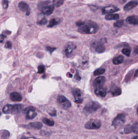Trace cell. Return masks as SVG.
<instances>
[{
    "instance_id": "obj_38",
    "label": "cell",
    "mask_w": 138,
    "mask_h": 139,
    "mask_svg": "<svg viewBox=\"0 0 138 139\" xmlns=\"http://www.w3.org/2000/svg\"><path fill=\"white\" fill-rule=\"evenodd\" d=\"M49 114L51 116H56V111L54 110L53 111H52V113H49Z\"/></svg>"
},
{
    "instance_id": "obj_31",
    "label": "cell",
    "mask_w": 138,
    "mask_h": 139,
    "mask_svg": "<svg viewBox=\"0 0 138 139\" xmlns=\"http://www.w3.org/2000/svg\"><path fill=\"white\" fill-rule=\"evenodd\" d=\"M9 1L7 0H3L2 2V5L3 8L5 9H7L9 6Z\"/></svg>"
},
{
    "instance_id": "obj_7",
    "label": "cell",
    "mask_w": 138,
    "mask_h": 139,
    "mask_svg": "<svg viewBox=\"0 0 138 139\" xmlns=\"http://www.w3.org/2000/svg\"><path fill=\"white\" fill-rule=\"evenodd\" d=\"M74 98V102L77 104H81L82 103L83 100L82 93L81 90L78 88L73 89L72 90Z\"/></svg>"
},
{
    "instance_id": "obj_13",
    "label": "cell",
    "mask_w": 138,
    "mask_h": 139,
    "mask_svg": "<svg viewBox=\"0 0 138 139\" xmlns=\"http://www.w3.org/2000/svg\"><path fill=\"white\" fill-rule=\"evenodd\" d=\"M92 47L95 49L96 52L98 53H102L105 51V47L102 43L96 42L93 43Z\"/></svg>"
},
{
    "instance_id": "obj_21",
    "label": "cell",
    "mask_w": 138,
    "mask_h": 139,
    "mask_svg": "<svg viewBox=\"0 0 138 139\" xmlns=\"http://www.w3.org/2000/svg\"><path fill=\"white\" fill-rule=\"evenodd\" d=\"M124 60V58L122 55H120L119 56L117 57L114 58L113 59V62L115 65H119L123 63Z\"/></svg>"
},
{
    "instance_id": "obj_27",
    "label": "cell",
    "mask_w": 138,
    "mask_h": 139,
    "mask_svg": "<svg viewBox=\"0 0 138 139\" xmlns=\"http://www.w3.org/2000/svg\"><path fill=\"white\" fill-rule=\"evenodd\" d=\"M59 23V22L58 20H57L56 19H52L49 22V24H48V27H52L53 26L57 25Z\"/></svg>"
},
{
    "instance_id": "obj_39",
    "label": "cell",
    "mask_w": 138,
    "mask_h": 139,
    "mask_svg": "<svg viewBox=\"0 0 138 139\" xmlns=\"http://www.w3.org/2000/svg\"><path fill=\"white\" fill-rule=\"evenodd\" d=\"M134 52L136 55H138V46L134 48Z\"/></svg>"
},
{
    "instance_id": "obj_5",
    "label": "cell",
    "mask_w": 138,
    "mask_h": 139,
    "mask_svg": "<svg viewBox=\"0 0 138 139\" xmlns=\"http://www.w3.org/2000/svg\"><path fill=\"white\" fill-rule=\"evenodd\" d=\"M102 123L97 119H91L85 124V128L88 129H98L101 127Z\"/></svg>"
},
{
    "instance_id": "obj_4",
    "label": "cell",
    "mask_w": 138,
    "mask_h": 139,
    "mask_svg": "<svg viewBox=\"0 0 138 139\" xmlns=\"http://www.w3.org/2000/svg\"><path fill=\"white\" fill-rule=\"evenodd\" d=\"M100 107V104L97 102H91L87 104L84 107V112L86 114H90L95 112Z\"/></svg>"
},
{
    "instance_id": "obj_17",
    "label": "cell",
    "mask_w": 138,
    "mask_h": 139,
    "mask_svg": "<svg viewBox=\"0 0 138 139\" xmlns=\"http://www.w3.org/2000/svg\"><path fill=\"white\" fill-rule=\"evenodd\" d=\"M127 24L133 25L138 24V17L137 16H131L128 17L126 19Z\"/></svg>"
},
{
    "instance_id": "obj_18",
    "label": "cell",
    "mask_w": 138,
    "mask_h": 139,
    "mask_svg": "<svg viewBox=\"0 0 138 139\" xmlns=\"http://www.w3.org/2000/svg\"><path fill=\"white\" fill-rule=\"evenodd\" d=\"M138 3L136 1H130L127 3L124 7V10L125 11H128L133 9L137 6Z\"/></svg>"
},
{
    "instance_id": "obj_37",
    "label": "cell",
    "mask_w": 138,
    "mask_h": 139,
    "mask_svg": "<svg viewBox=\"0 0 138 139\" xmlns=\"http://www.w3.org/2000/svg\"><path fill=\"white\" fill-rule=\"evenodd\" d=\"M56 48H52V47H48L46 48L47 51H49L50 53H52V52L54 51Z\"/></svg>"
},
{
    "instance_id": "obj_11",
    "label": "cell",
    "mask_w": 138,
    "mask_h": 139,
    "mask_svg": "<svg viewBox=\"0 0 138 139\" xmlns=\"http://www.w3.org/2000/svg\"><path fill=\"white\" fill-rule=\"evenodd\" d=\"M19 9L23 12L26 13V15L29 16L30 14V8L27 3L24 2H20L18 4Z\"/></svg>"
},
{
    "instance_id": "obj_25",
    "label": "cell",
    "mask_w": 138,
    "mask_h": 139,
    "mask_svg": "<svg viewBox=\"0 0 138 139\" xmlns=\"http://www.w3.org/2000/svg\"><path fill=\"white\" fill-rule=\"evenodd\" d=\"M105 70L104 68H99L96 70L94 72V75L95 76L102 75L105 72Z\"/></svg>"
},
{
    "instance_id": "obj_43",
    "label": "cell",
    "mask_w": 138,
    "mask_h": 139,
    "mask_svg": "<svg viewBox=\"0 0 138 139\" xmlns=\"http://www.w3.org/2000/svg\"><path fill=\"white\" fill-rule=\"evenodd\" d=\"M137 113L138 114V108H137Z\"/></svg>"
},
{
    "instance_id": "obj_32",
    "label": "cell",
    "mask_w": 138,
    "mask_h": 139,
    "mask_svg": "<svg viewBox=\"0 0 138 139\" xmlns=\"http://www.w3.org/2000/svg\"><path fill=\"white\" fill-rule=\"evenodd\" d=\"M47 20L45 17H43L41 19V20L37 22V24L42 25H45L47 24Z\"/></svg>"
},
{
    "instance_id": "obj_6",
    "label": "cell",
    "mask_w": 138,
    "mask_h": 139,
    "mask_svg": "<svg viewBox=\"0 0 138 139\" xmlns=\"http://www.w3.org/2000/svg\"><path fill=\"white\" fill-rule=\"evenodd\" d=\"M57 100L59 104L64 109H68L71 106V104L70 101L64 96H58L57 98Z\"/></svg>"
},
{
    "instance_id": "obj_41",
    "label": "cell",
    "mask_w": 138,
    "mask_h": 139,
    "mask_svg": "<svg viewBox=\"0 0 138 139\" xmlns=\"http://www.w3.org/2000/svg\"><path fill=\"white\" fill-rule=\"evenodd\" d=\"M5 36H4L3 35H1V38H0V42L2 43L3 42V41L4 40V38Z\"/></svg>"
},
{
    "instance_id": "obj_16",
    "label": "cell",
    "mask_w": 138,
    "mask_h": 139,
    "mask_svg": "<svg viewBox=\"0 0 138 139\" xmlns=\"http://www.w3.org/2000/svg\"><path fill=\"white\" fill-rule=\"evenodd\" d=\"M10 99L13 101L20 102L22 100V97L21 94L17 92H13L10 94Z\"/></svg>"
},
{
    "instance_id": "obj_24",
    "label": "cell",
    "mask_w": 138,
    "mask_h": 139,
    "mask_svg": "<svg viewBox=\"0 0 138 139\" xmlns=\"http://www.w3.org/2000/svg\"><path fill=\"white\" fill-rule=\"evenodd\" d=\"M64 1V0H53V4L54 7H58L63 4Z\"/></svg>"
},
{
    "instance_id": "obj_44",
    "label": "cell",
    "mask_w": 138,
    "mask_h": 139,
    "mask_svg": "<svg viewBox=\"0 0 138 139\" xmlns=\"http://www.w3.org/2000/svg\"></svg>"
},
{
    "instance_id": "obj_9",
    "label": "cell",
    "mask_w": 138,
    "mask_h": 139,
    "mask_svg": "<svg viewBox=\"0 0 138 139\" xmlns=\"http://www.w3.org/2000/svg\"><path fill=\"white\" fill-rule=\"evenodd\" d=\"M24 111L27 114V118L28 119H32L37 116V114L35 111V110L33 107H28L24 110Z\"/></svg>"
},
{
    "instance_id": "obj_23",
    "label": "cell",
    "mask_w": 138,
    "mask_h": 139,
    "mask_svg": "<svg viewBox=\"0 0 138 139\" xmlns=\"http://www.w3.org/2000/svg\"><path fill=\"white\" fill-rule=\"evenodd\" d=\"M42 121L45 124L48 126H54L55 124L54 121L53 120H51L50 119L47 118H42Z\"/></svg>"
},
{
    "instance_id": "obj_20",
    "label": "cell",
    "mask_w": 138,
    "mask_h": 139,
    "mask_svg": "<svg viewBox=\"0 0 138 139\" xmlns=\"http://www.w3.org/2000/svg\"><path fill=\"white\" fill-rule=\"evenodd\" d=\"M28 126L29 127L34 129H40L42 127V124L40 122H33L30 123L28 125Z\"/></svg>"
},
{
    "instance_id": "obj_12",
    "label": "cell",
    "mask_w": 138,
    "mask_h": 139,
    "mask_svg": "<svg viewBox=\"0 0 138 139\" xmlns=\"http://www.w3.org/2000/svg\"><path fill=\"white\" fill-rule=\"evenodd\" d=\"M119 10V9L114 6H109L108 7H104L102 8V13L103 14L107 13H111L117 12Z\"/></svg>"
},
{
    "instance_id": "obj_33",
    "label": "cell",
    "mask_w": 138,
    "mask_h": 139,
    "mask_svg": "<svg viewBox=\"0 0 138 139\" xmlns=\"http://www.w3.org/2000/svg\"><path fill=\"white\" fill-rule=\"evenodd\" d=\"M124 131L125 133H131L132 131V130L131 126H127L126 127L124 130Z\"/></svg>"
},
{
    "instance_id": "obj_36",
    "label": "cell",
    "mask_w": 138,
    "mask_h": 139,
    "mask_svg": "<svg viewBox=\"0 0 138 139\" xmlns=\"http://www.w3.org/2000/svg\"><path fill=\"white\" fill-rule=\"evenodd\" d=\"M5 46L6 48H11L12 46V44L11 43V41H8L6 43Z\"/></svg>"
},
{
    "instance_id": "obj_28",
    "label": "cell",
    "mask_w": 138,
    "mask_h": 139,
    "mask_svg": "<svg viewBox=\"0 0 138 139\" xmlns=\"http://www.w3.org/2000/svg\"><path fill=\"white\" fill-rule=\"evenodd\" d=\"M132 131L136 134H138V122H136L131 126Z\"/></svg>"
},
{
    "instance_id": "obj_34",
    "label": "cell",
    "mask_w": 138,
    "mask_h": 139,
    "mask_svg": "<svg viewBox=\"0 0 138 139\" xmlns=\"http://www.w3.org/2000/svg\"><path fill=\"white\" fill-rule=\"evenodd\" d=\"M45 71V68L44 66L42 65H40L38 67V73L41 74L44 72Z\"/></svg>"
},
{
    "instance_id": "obj_2",
    "label": "cell",
    "mask_w": 138,
    "mask_h": 139,
    "mask_svg": "<svg viewBox=\"0 0 138 139\" xmlns=\"http://www.w3.org/2000/svg\"><path fill=\"white\" fill-rule=\"evenodd\" d=\"M38 8L45 15L49 16L53 12L54 6L50 1L48 0L40 2L38 5Z\"/></svg>"
},
{
    "instance_id": "obj_42",
    "label": "cell",
    "mask_w": 138,
    "mask_h": 139,
    "mask_svg": "<svg viewBox=\"0 0 138 139\" xmlns=\"http://www.w3.org/2000/svg\"><path fill=\"white\" fill-rule=\"evenodd\" d=\"M131 139H138V136L134 137Z\"/></svg>"
},
{
    "instance_id": "obj_3",
    "label": "cell",
    "mask_w": 138,
    "mask_h": 139,
    "mask_svg": "<svg viewBox=\"0 0 138 139\" xmlns=\"http://www.w3.org/2000/svg\"><path fill=\"white\" fill-rule=\"evenodd\" d=\"M23 107L22 104H6L3 107V111L5 114H16L20 112Z\"/></svg>"
},
{
    "instance_id": "obj_15",
    "label": "cell",
    "mask_w": 138,
    "mask_h": 139,
    "mask_svg": "<svg viewBox=\"0 0 138 139\" xmlns=\"http://www.w3.org/2000/svg\"><path fill=\"white\" fill-rule=\"evenodd\" d=\"M94 92L96 95L102 97H105L107 94L106 89L102 87H96Z\"/></svg>"
},
{
    "instance_id": "obj_35",
    "label": "cell",
    "mask_w": 138,
    "mask_h": 139,
    "mask_svg": "<svg viewBox=\"0 0 138 139\" xmlns=\"http://www.w3.org/2000/svg\"><path fill=\"white\" fill-rule=\"evenodd\" d=\"M88 62L87 59H84L81 62V66H83L82 67H86L88 66Z\"/></svg>"
},
{
    "instance_id": "obj_19",
    "label": "cell",
    "mask_w": 138,
    "mask_h": 139,
    "mask_svg": "<svg viewBox=\"0 0 138 139\" xmlns=\"http://www.w3.org/2000/svg\"><path fill=\"white\" fill-rule=\"evenodd\" d=\"M111 92L113 96H117L122 94V90L120 87L116 86H113L111 89Z\"/></svg>"
},
{
    "instance_id": "obj_26",
    "label": "cell",
    "mask_w": 138,
    "mask_h": 139,
    "mask_svg": "<svg viewBox=\"0 0 138 139\" xmlns=\"http://www.w3.org/2000/svg\"><path fill=\"white\" fill-rule=\"evenodd\" d=\"M10 133L7 130H3L1 133V138L2 139H8L10 136Z\"/></svg>"
},
{
    "instance_id": "obj_10",
    "label": "cell",
    "mask_w": 138,
    "mask_h": 139,
    "mask_svg": "<svg viewBox=\"0 0 138 139\" xmlns=\"http://www.w3.org/2000/svg\"><path fill=\"white\" fill-rule=\"evenodd\" d=\"M125 122V116L123 114H119L115 118L112 122V125L116 127L120 124H123Z\"/></svg>"
},
{
    "instance_id": "obj_22",
    "label": "cell",
    "mask_w": 138,
    "mask_h": 139,
    "mask_svg": "<svg viewBox=\"0 0 138 139\" xmlns=\"http://www.w3.org/2000/svg\"><path fill=\"white\" fill-rule=\"evenodd\" d=\"M105 18L107 20H117L119 18V15L117 14H109L106 15Z\"/></svg>"
},
{
    "instance_id": "obj_29",
    "label": "cell",
    "mask_w": 138,
    "mask_h": 139,
    "mask_svg": "<svg viewBox=\"0 0 138 139\" xmlns=\"http://www.w3.org/2000/svg\"><path fill=\"white\" fill-rule=\"evenodd\" d=\"M122 52L123 55H126V56L129 57L130 55L131 51L128 48H123L122 49Z\"/></svg>"
},
{
    "instance_id": "obj_8",
    "label": "cell",
    "mask_w": 138,
    "mask_h": 139,
    "mask_svg": "<svg viewBox=\"0 0 138 139\" xmlns=\"http://www.w3.org/2000/svg\"><path fill=\"white\" fill-rule=\"evenodd\" d=\"M76 46L72 42H69L66 44L64 49V52L67 57H70L71 56L73 52L76 49Z\"/></svg>"
},
{
    "instance_id": "obj_1",
    "label": "cell",
    "mask_w": 138,
    "mask_h": 139,
    "mask_svg": "<svg viewBox=\"0 0 138 139\" xmlns=\"http://www.w3.org/2000/svg\"><path fill=\"white\" fill-rule=\"evenodd\" d=\"M76 25L78 27L79 32L84 34H95L98 29L97 24L91 21L86 22H78L76 23Z\"/></svg>"
},
{
    "instance_id": "obj_30",
    "label": "cell",
    "mask_w": 138,
    "mask_h": 139,
    "mask_svg": "<svg viewBox=\"0 0 138 139\" xmlns=\"http://www.w3.org/2000/svg\"><path fill=\"white\" fill-rule=\"evenodd\" d=\"M123 23V20H118L116 23L114 24V26L116 27H122Z\"/></svg>"
},
{
    "instance_id": "obj_14",
    "label": "cell",
    "mask_w": 138,
    "mask_h": 139,
    "mask_svg": "<svg viewBox=\"0 0 138 139\" xmlns=\"http://www.w3.org/2000/svg\"><path fill=\"white\" fill-rule=\"evenodd\" d=\"M105 81V78L104 76H99L94 80V84L96 87H102Z\"/></svg>"
},
{
    "instance_id": "obj_40",
    "label": "cell",
    "mask_w": 138,
    "mask_h": 139,
    "mask_svg": "<svg viewBox=\"0 0 138 139\" xmlns=\"http://www.w3.org/2000/svg\"><path fill=\"white\" fill-rule=\"evenodd\" d=\"M134 76L135 77L138 76V68L137 70L135 72Z\"/></svg>"
}]
</instances>
